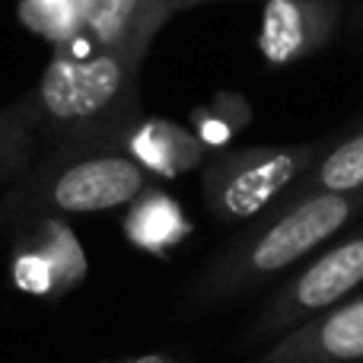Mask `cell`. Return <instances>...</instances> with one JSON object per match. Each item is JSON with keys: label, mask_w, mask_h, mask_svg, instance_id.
<instances>
[{"label": "cell", "mask_w": 363, "mask_h": 363, "mask_svg": "<svg viewBox=\"0 0 363 363\" xmlns=\"http://www.w3.org/2000/svg\"><path fill=\"white\" fill-rule=\"evenodd\" d=\"M140 61L102 51L77 35L55 48L42 80L26 102L32 108L42 150L61 147H118L140 118L138 106Z\"/></svg>", "instance_id": "cell-1"}, {"label": "cell", "mask_w": 363, "mask_h": 363, "mask_svg": "<svg viewBox=\"0 0 363 363\" xmlns=\"http://www.w3.org/2000/svg\"><path fill=\"white\" fill-rule=\"evenodd\" d=\"M357 220H363V191L287 194L258 220H252L207 264L191 287V303H230L287 271H296Z\"/></svg>", "instance_id": "cell-2"}, {"label": "cell", "mask_w": 363, "mask_h": 363, "mask_svg": "<svg viewBox=\"0 0 363 363\" xmlns=\"http://www.w3.org/2000/svg\"><path fill=\"white\" fill-rule=\"evenodd\" d=\"M150 188V176L118 147H61L42 150L4 198L10 220L35 213H99L128 207Z\"/></svg>", "instance_id": "cell-3"}, {"label": "cell", "mask_w": 363, "mask_h": 363, "mask_svg": "<svg viewBox=\"0 0 363 363\" xmlns=\"http://www.w3.org/2000/svg\"><path fill=\"white\" fill-rule=\"evenodd\" d=\"M328 140L332 134L306 144H264L217 153L201 172V194L211 217L220 223L258 220L294 191L325 153Z\"/></svg>", "instance_id": "cell-4"}, {"label": "cell", "mask_w": 363, "mask_h": 363, "mask_svg": "<svg viewBox=\"0 0 363 363\" xmlns=\"http://www.w3.org/2000/svg\"><path fill=\"white\" fill-rule=\"evenodd\" d=\"M357 294H363V220L290 271L249 328V341H277Z\"/></svg>", "instance_id": "cell-5"}, {"label": "cell", "mask_w": 363, "mask_h": 363, "mask_svg": "<svg viewBox=\"0 0 363 363\" xmlns=\"http://www.w3.org/2000/svg\"><path fill=\"white\" fill-rule=\"evenodd\" d=\"M13 284L29 296L57 300L80 287L86 277V252H83L70 223L55 213H35V217L13 220Z\"/></svg>", "instance_id": "cell-6"}, {"label": "cell", "mask_w": 363, "mask_h": 363, "mask_svg": "<svg viewBox=\"0 0 363 363\" xmlns=\"http://www.w3.org/2000/svg\"><path fill=\"white\" fill-rule=\"evenodd\" d=\"M345 16L347 0H264L258 55L271 67L306 61L335 42Z\"/></svg>", "instance_id": "cell-7"}, {"label": "cell", "mask_w": 363, "mask_h": 363, "mask_svg": "<svg viewBox=\"0 0 363 363\" xmlns=\"http://www.w3.org/2000/svg\"><path fill=\"white\" fill-rule=\"evenodd\" d=\"M182 10H191V0H80V38L144 61L157 32Z\"/></svg>", "instance_id": "cell-8"}, {"label": "cell", "mask_w": 363, "mask_h": 363, "mask_svg": "<svg viewBox=\"0 0 363 363\" xmlns=\"http://www.w3.org/2000/svg\"><path fill=\"white\" fill-rule=\"evenodd\" d=\"M262 363H363V294L271 341Z\"/></svg>", "instance_id": "cell-9"}, {"label": "cell", "mask_w": 363, "mask_h": 363, "mask_svg": "<svg viewBox=\"0 0 363 363\" xmlns=\"http://www.w3.org/2000/svg\"><path fill=\"white\" fill-rule=\"evenodd\" d=\"M121 150L157 179H179L204 163L207 147L194 138V131L169 118H144L140 115L121 138Z\"/></svg>", "instance_id": "cell-10"}, {"label": "cell", "mask_w": 363, "mask_h": 363, "mask_svg": "<svg viewBox=\"0 0 363 363\" xmlns=\"http://www.w3.org/2000/svg\"><path fill=\"white\" fill-rule=\"evenodd\" d=\"M121 230L134 249L150 255H169L191 236V220L185 217L172 194H166L163 188H147L140 198L128 204Z\"/></svg>", "instance_id": "cell-11"}, {"label": "cell", "mask_w": 363, "mask_h": 363, "mask_svg": "<svg viewBox=\"0 0 363 363\" xmlns=\"http://www.w3.org/2000/svg\"><path fill=\"white\" fill-rule=\"evenodd\" d=\"M351 194L363 191V125H351L341 134H332L325 153L315 160L290 194Z\"/></svg>", "instance_id": "cell-12"}, {"label": "cell", "mask_w": 363, "mask_h": 363, "mask_svg": "<svg viewBox=\"0 0 363 363\" xmlns=\"http://www.w3.org/2000/svg\"><path fill=\"white\" fill-rule=\"evenodd\" d=\"M38 153H42V138L23 96L13 106L0 108V188L6 191L10 185H16L38 160Z\"/></svg>", "instance_id": "cell-13"}, {"label": "cell", "mask_w": 363, "mask_h": 363, "mask_svg": "<svg viewBox=\"0 0 363 363\" xmlns=\"http://www.w3.org/2000/svg\"><path fill=\"white\" fill-rule=\"evenodd\" d=\"M19 19L51 48H64L83 32L80 0H19Z\"/></svg>", "instance_id": "cell-14"}, {"label": "cell", "mask_w": 363, "mask_h": 363, "mask_svg": "<svg viewBox=\"0 0 363 363\" xmlns=\"http://www.w3.org/2000/svg\"><path fill=\"white\" fill-rule=\"evenodd\" d=\"M236 102H239L236 96H220L211 108H198L194 112V138L204 147H223L249 121V112H236V115L230 112Z\"/></svg>", "instance_id": "cell-15"}, {"label": "cell", "mask_w": 363, "mask_h": 363, "mask_svg": "<svg viewBox=\"0 0 363 363\" xmlns=\"http://www.w3.org/2000/svg\"><path fill=\"white\" fill-rule=\"evenodd\" d=\"M347 29H351L354 35L363 38V0H354L351 4V13H347Z\"/></svg>", "instance_id": "cell-16"}, {"label": "cell", "mask_w": 363, "mask_h": 363, "mask_svg": "<svg viewBox=\"0 0 363 363\" xmlns=\"http://www.w3.org/2000/svg\"><path fill=\"white\" fill-rule=\"evenodd\" d=\"M108 363H179L172 354H140V357H121V360H108Z\"/></svg>", "instance_id": "cell-17"}, {"label": "cell", "mask_w": 363, "mask_h": 363, "mask_svg": "<svg viewBox=\"0 0 363 363\" xmlns=\"http://www.w3.org/2000/svg\"><path fill=\"white\" fill-rule=\"evenodd\" d=\"M204 4H220V0H191V6H204Z\"/></svg>", "instance_id": "cell-18"}, {"label": "cell", "mask_w": 363, "mask_h": 363, "mask_svg": "<svg viewBox=\"0 0 363 363\" xmlns=\"http://www.w3.org/2000/svg\"><path fill=\"white\" fill-rule=\"evenodd\" d=\"M6 217V213H4V198H0V220H4Z\"/></svg>", "instance_id": "cell-19"}, {"label": "cell", "mask_w": 363, "mask_h": 363, "mask_svg": "<svg viewBox=\"0 0 363 363\" xmlns=\"http://www.w3.org/2000/svg\"><path fill=\"white\" fill-rule=\"evenodd\" d=\"M357 125H363V115H360V121H357Z\"/></svg>", "instance_id": "cell-20"}]
</instances>
